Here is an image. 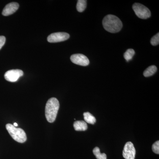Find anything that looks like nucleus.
<instances>
[{
    "label": "nucleus",
    "mask_w": 159,
    "mask_h": 159,
    "mask_svg": "<svg viewBox=\"0 0 159 159\" xmlns=\"http://www.w3.org/2000/svg\"><path fill=\"white\" fill-rule=\"evenodd\" d=\"M59 108V102L56 98H51L46 103L45 116L49 122H53L56 119Z\"/></svg>",
    "instance_id": "obj_2"
},
{
    "label": "nucleus",
    "mask_w": 159,
    "mask_h": 159,
    "mask_svg": "<svg viewBox=\"0 0 159 159\" xmlns=\"http://www.w3.org/2000/svg\"><path fill=\"white\" fill-rule=\"evenodd\" d=\"M6 40V37L5 36H0V50L5 44Z\"/></svg>",
    "instance_id": "obj_18"
},
{
    "label": "nucleus",
    "mask_w": 159,
    "mask_h": 159,
    "mask_svg": "<svg viewBox=\"0 0 159 159\" xmlns=\"http://www.w3.org/2000/svg\"><path fill=\"white\" fill-rule=\"evenodd\" d=\"M93 152L97 159H107L106 154L100 153V149L98 147H95L93 150Z\"/></svg>",
    "instance_id": "obj_14"
},
{
    "label": "nucleus",
    "mask_w": 159,
    "mask_h": 159,
    "mask_svg": "<svg viewBox=\"0 0 159 159\" xmlns=\"http://www.w3.org/2000/svg\"><path fill=\"white\" fill-rule=\"evenodd\" d=\"M6 128L12 139L19 143H24L27 140V136L25 131L21 128H17L11 124H7Z\"/></svg>",
    "instance_id": "obj_3"
},
{
    "label": "nucleus",
    "mask_w": 159,
    "mask_h": 159,
    "mask_svg": "<svg viewBox=\"0 0 159 159\" xmlns=\"http://www.w3.org/2000/svg\"><path fill=\"white\" fill-rule=\"evenodd\" d=\"M13 125H14V126H15V127H16V126H18L17 123H16V122H15L14 124H13Z\"/></svg>",
    "instance_id": "obj_19"
},
{
    "label": "nucleus",
    "mask_w": 159,
    "mask_h": 159,
    "mask_svg": "<svg viewBox=\"0 0 159 159\" xmlns=\"http://www.w3.org/2000/svg\"><path fill=\"white\" fill-rule=\"evenodd\" d=\"M84 119L86 122L91 124H94L96 122V119L89 112H84L83 114Z\"/></svg>",
    "instance_id": "obj_12"
},
{
    "label": "nucleus",
    "mask_w": 159,
    "mask_h": 159,
    "mask_svg": "<svg viewBox=\"0 0 159 159\" xmlns=\"http://www.w3.org/2000/svg\"><path fill=\"white\" fill-rule=\"evenodd\" d=\"M74 129L76 131H85L88 128V125L85 121H77L74 124Z\"/></svg>",
    "instance_id": "obj_10"
},
{
    "label": "nucleus",
    "mask_w": 159,
    "mask_h": 159,
    "mask_svg": "<svg viewBox=\"0 0 159 159\" xmlns=\"http://www.w3.org/2000/svg\"><path fill=\"white\" fill-rule=\"evenodd\" d=\"M24 75V72L21 70H12L6 72L5 74V78L9 82H14L17 81L20 77Z\"/></svg>",
    "instance_id": "obj_7"
},
{
    "label": "nucleus",
    "mask_w": 159,
    "mask_h": 159,
    "mask_svg": "<svg viewBox=\"0 0 159 159\" xmlns=\"http://www.w3.org/2000/svg\"><path fill=\"white\" fill-rule=\"evenodd\" d=\"M152 151L154 153L159 154V141H157L156 142H155L152 145Z\"/></svg>",
    "instance_id": "obj_17"
},
{
    "label": "nucleus",
    "mask_w": 159,
    "mask_h": 159,
    "mask_svg": "<svg viewBox=\"0 0 159 159\" xmlns=\"http://www.w3.org/2000/svg\"><path fill=\"white\" fill-rule=\"evenodd\" d=\"M135 13L137 16L142 19H147L150 17L151 11L145 6L140 3H135L132 6Z\"/></svg>",
    "instance_id": "obj_4"
},
{
    "label": "nucleus",
    "mask_w": 159,
    "mask_h": 159,
    "mask_svg": "<svg viewBox=\"0 0 159 159\" xmlns=\"http://www.w3.org/2000/svg\"><path fill=\"white\" fill-rule=\"evenodd\" d=\"M71 61L75 64L84 66H88L89 64V60L87 57L82 54H74L70 57Z\"/></svg>",
    "instance_id": "obj_8"
},
{
    "label": "nucleus",
    "mask_w": 159,
    "mask_h": 159,
    "mask_svg": "<svg viewBox=\"0 0 159 159\" xmlns=\"http://www.w3.org/2000/svg\"><path fill=\"white\" fill-rule=\"evenodd\" d=\"M70 36V34L66 32H56L49 35L48 41L51 43L61 42L68 39Z\"/></svg>",
    "instance_id": "obj_6"
},
{
    "label": "nucleus",
    "mask_w": 159,
    "mask_h": 159,
    "mask_svg": "<svg viewBox=\"0 0 159 159\" xmlns=\"http://www.w3.org/2000/svg\"><path fill=\"white\" fill-rule=\"evenodd\" d=\"M87 7V1L85 0H79L77 1V9L80 12H83Z\"/></svg>",
    "instance_id": "obj_13"
},
{
    "label": "nucleus",
    "mask_w": 159,
    "mask_h": 159,
    "mask_svg": "<svg viewBox=\"0 0 159 159\" xmlns=\"http://www.w3.org/2000/svg\"><path fill=\"white\" fill-rule=\"evenodd\" d=\"M151 44L152 46H157L159 44V33L156 34L151 39L150 41Z\"/></svg>",
    "instance_id": "obj_16"
},
{
    "label": "nucleus",
    "mask_w": 159,
    "mask_h": 159,
    "mask_svg": "<svg viewBox=\"0 0 159 159\" xmlns=\"http://www.w3.org/2000/svg\"><path fill=\"white\" fill-rule=\"evenodd\" d=\"M19 7L18 3L16 2H11L6 5V7L3 9L2 14L4 16H8L12 14L17 11Z\"/></svg>",
    "instance_id": "obj_9"
},
{
    "label": "nucleus",
    "mask_w": 159,
    "mask_h": 159,
    "mask_svg": "<svg viewBox=\"0 0 159 159\" xmlns=\"http://www.w3.org/2000/svg\"><path fill=\"white\" fill-rule=\"evenodd\" d=\"M136 150L131 142H127L123 149L122 155L125 159H135Z\"/></svg>",
    "instance_id": "obj_5"
},
{
    "label": "nucleus",
    "mask_w": 159,
    "mask_h": 159,
    "mask_svg": "<svg viewBox=\"0 0 159 159\" xmlns=\"http://www.w3.org/2000/svg\"><path fill=\"white\" fill-rule=\"evenodd\" d=\"M135 54V51L132 49H128L124 54V58L127 61H129L132 59Z\"/></svg>",
    "instance_id": "obj_15"
},
{
    "label": "nucleus",
    "mask_w": 159,
    "mask_h": 159,
    "mask_svg": "<svg viewBox=\"0 0 159 159\" xmlns=\"http://www.w3.org/2000/svg\"><path fill=\"white\" fill-rule=\"evenodd\" d=\"M102 25L107 31L112 33L119 32L122 27L121 20L112 15H108L104 17L102 20Z\"/></svg>",
    "instance_id": "obj_1"
},
{
    "label": "nucleus",
    "mask_w": 159,
    "mask_h": 159,
    "mask_svg": "<svg viewBox=\"0 0 159 159\" xmlns=\"http://www.w3.org/2000/svg\"><path fill=\"white\" fill-rule=\"evenodd\" d=\"M157 67L155 66H151L144 71L143 75L145 77H149L155 74L157 71Z\"/></svg>",
    "instance_id": "obj_11"
}]
</instances>
